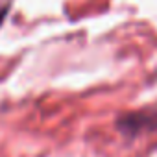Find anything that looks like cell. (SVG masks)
I'll use <instances>...</instances> for the list:
<instances>
[{"label": "cell", "mask_w": 157, "mask_h": 157, "mask_svg": "<svg viewBox=\"0 0 157 157\" xmlns=\"http://www.w3.org/2000/svg\"><path fill=\"white\" fill-rule=\"evenodd\" d=\"M117 128L129 137L148 133V131H157V113H148V111L128 113L118 118Z\"/></svg>", "instance_id": "6da1fadb"}, {"label": "cell", "mask_w": 157, "mask_h": 157, "mask_svg": "<svg viewBox=\"0 0 157 157\" xmlns=\"http://www.w3.org/2000/svg\"><path fill=\"white\" fill-rule=\"evenodd\" d=\"M6 13H8V8L0 10V24H2V21H4V17H6Z\"/></svg>", "instance_id": "7a4b0ae2"}]
</instances>
